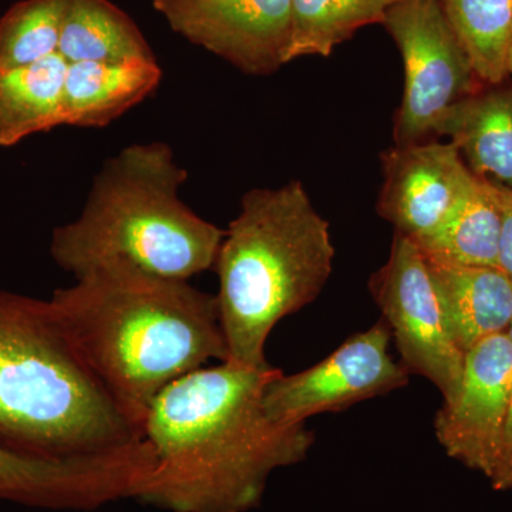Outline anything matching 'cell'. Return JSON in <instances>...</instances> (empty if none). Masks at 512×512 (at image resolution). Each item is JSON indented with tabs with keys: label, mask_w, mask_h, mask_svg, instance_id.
<instances>
[{
	"label": "cell",
	"mask_w": 512,
	"mask_h": 512,
	"mask_svg": "<svg viewBox=\"0 0 512 512\" xmlns=\"http://www.w3.org/2000/svg\"><path fill=\"white\" fill-rule=\"evenodd\" d=\"M400 0H292L291 36L285 63L333 50L366 26L383 23Z\"/></svg>",
	"instance_id": "19"
},
{
	"label": "cell",
	"mask_w": 512,
	"mask_h": 512,
	"mask_svg": "<svg viewBox=\"0 0 512 512\" xmlns=\"http://www.w3.org/2000/svg\"><path fill=\"white\" fill-rule=\"evenodd\" d=\"M328 221L299 181L248 191L214 268L227 362L269 366L266 340L282 319L315 301L333 271Z\"/></svg>",
	"instance_id": "4"
},
{
	"label": "cell",
	"mask_w": 512,
	"mask_h": 512,
	"mask_svg": "<svg viewBox=\"0 0 512 512\" xmlns=\"http://www.w3.org/2000/svg\"><path fill=\"white\" fill-rule=\"evenodd\" d=\"M500 234L501 204L497 184L476 175L470 190L440 227L416 244L426 254L457 264L498 268Z\"/></svg>",
	"instance_id": "18"
},
{
	"label": "cell",
	"mask_w": 512,
	"mask_h": 512,
	"mask_svg": "<svg viewBox=\"0 0 512 512\" xmlns=\"http://www.w3.org/2000/svg\"><path fill=\"white\" fill-rule=\"evenodd\" d=\"M84 365L143 437L154 400L211 360L227 362L217 296L190 281L106 264L47 299Z\"/></svg>",
	"instance_id": "2"
},
{
	"label": "cell",
	"mask_w": 512,
	"mask_h": 512,
	"mask_svg": "<svg viewBox=\"0 0 512 512\" xmlns=\"http://www.w3.org/2000/svg\"><path fill=\"white\" fill-rule=\"evenodd\" d=\"M505 333H507L508 339H510V342L512 345V320H511L510 326H508L507 332H505Z\"/></svg>",
	"instance_id": "25"
},
{
	"label": "cell",
	"mask_w": 512,
	"mask_h": 512,
	"mask_svg": "<svg viewBox=\"0 0 512 512\" xmlns=\"http://www.w3.org/2000/svg\"><path fill=\"white\" fill-rule=\"evenodd\" d=\"M174 32L237 69L266 76L284 66L292 0H154Z\"/></svg>",
	"instance_id": "10"
},
{
	"label": "cell",
	"mask_w": 512,
	"mask_h": 512,
	"mask_svg": "<svg viewBox=\"0 0 512 512\" xmlns=\"http://www.w3.org/2000/svg\"><path fill=\"white\" fill-rule=\"evenodd\" d=\"M505 69H507V76L510 74L512 77V42L510 47H508L507 59H505Z\"/></svg>",
	"instance_id": "24"
},
{
	"label": "cell",
	"mask_w": 512,
	"mask_h": 512,
	"mask_svg": "<svg viewBox=\"0 0 512 512\" xmlns=\"http://www.w3.org/2000/svg\"><path fill=\"white\" fill-rule=\"evenodd\" d=\"M187 171L168 144H133L94 178L76 221L57 227L50 254L74 278L106 264L190 281L214 268L225 231L178 197Z\"/></svg>",
	"instance_id": "3"
},
{
	"label": "cell",
	"mask_w": 512,
	"mask_h": 512,
	"mask_svg": "<svg viewBox=\"0 0 512 512\" xmlns=\"http://www.w3.org/2000/svg\"><path fill=\"white\" fill-rule=\"evenodd\" d=\"M67 67L57 52L28 66L0 70V147L64 126Z\"/></svg>",
	"instance_id": "16"
},
{
	"label": "cell",
	"mask_w": 512,
	"mask_h": 512,
	"mask_svg": "<svg viewBox=\"0 0 512 512\" xmlns=\"http://www.w3.org/2000/svg\"><path fill=\"white\" fill-rule=\"evenodd\" d=\"M501 204V234L498 268L512 281V190L497 185Z\"/></svg>",
	"instance_id": "23"
},
{
	"label": "cell",
	"mask_w": 512,
	"mask_h": 512,
	"mask_svg": "<svg viewBox=\"0 0 512 512\" xmlns=\"http://www.w3.org/2000/svg\"><path fill=\"white\" fill-rule=\"evenodd\" d=\"M423 256L448 333L458 348L467 353L481 340L507 332L512 281L500 268L457 264L426 252Z\"/></svg>",
	"instance_id": "13"
},
{
	"label": "cell",
	"mask_w": 512,
	"mask_h": 512,
	"mask_svg": "<svg viewBox=\"0 0 512 512\" xmlns=\"http://www.w3.org/2000/svg\"><path fill=\"white\" fill-rule=\"evenodd\" d=\"M160 82L157 60L69 63L64 126H107L150 96Z\"/></svg>",
	"instance_id": "14"
},
{
	"label": "cell",
	"mask_w": 512,
	"mask_h": 512,
	"mask_svg": "<svg viewBox=\"0 0 512 512\" xmlns=\"http://www.w3.org/2000/svg\"><path fill=\"white\" fill-rule=\"evenodd\" d=\"M512 400V345L507 333L466 353L460 389L443 403L434 431L447 456L487 476Z\"/></svg>",
	"instance_id": "11"
},
{
	"label": "cell",
	"mask_w": 512,
	"mask_h": 512,
	"mask_svg": "<svg viewBox=\"0 0 512 512\" xmlns=\"http://www.w3.org/2000/svg\"><path fill=\"white\" fill-rule=\"evenodd\" d=\"M495 490L512 491V400L487 476Z\"/></svg>",
	"instance_id": "22"
},
{
	"label": "cell",
	"mask_w": 512,
	"mask_h": 512,
	"mask_svg": "<svg viewBox=\"0 0 512 512\" xmlns=\"http://www.w3.org/2000/svg\"><path fill=\"white\" fill-rule=\"evenodd\" d=\"M437 134L450 137L471 173L512 190V87L458 101Z\"/></svg>",
	"instance_id": "15"
},
{
	"label": "cell",
	"mask_w": 512,
	"mask_h": 512,
	"mask_svg": "<svg viewBox=\"0 0 512 512\" xmlns=\"http://www.w3.org/2000/svg\"><path fill=\"white\" fill-rule=\"evenodd\" d=\"M154 466L144 440L90 456L47 458L0 443V503L94 511L137 500Z\"/></svg>",
	"instance_id": "7"
},
{
	"label": "cell",
	"mask_w": 512,
	"mask_h": 512,
	"mask_svg": "<svg viewBox=\"0 0 512 512\" xmlns=\"http://www.w3.org/2000/svg\"><path fill=\"white\" fill-rule=\"evenodd\" d=\"M382 25L404 64L402 106L394 123L396 146L439 133L448 111L478 92L477 76L441 0H400Z\"/></svg>",
	"instance_id": "6"
},
{
	"label": "cell",
	"mask_w": 512,
	"mask_h": 512,
	"mask_svg": "<svg viewBox=\"0 0 512 512\" xmlns=\"http://www.w3.org/2000/svg\"><path fill=\"white\" fill-rule=\"evenodd\" d=\"M69 0H22L0 18V70L18 69L59 52Z\"/></svg>",
	"instance_id": "21"
},
{
	"label": "cell",
	"mask_w": 512,
	"mask_h": 512,
	"mask_svg": "<svg viewBox=\"0 0 512 512\" xmlns=\"http://www.w3.org/2000/svg\"><path fill=\"white\" fill-rule=\"evenodd\" d=\"M480 82L500 86L512 42V0H441Z\"/></svg>",
	"instance_id": "20"
},
{
	"label": "cell",
	"mask_w": 512,
	"mask_h": 512,
	"mask_svg": "<svg viewBox=\"0 0 512 512\" xmlns=\"http://www.w3.org/2000/svg\"><path fill=\"white\" fill-rule=\"evenodd\" d=\"M392 330L384 320L345 340L315 366L285 376L279 372L264 390L262 404L279 424H305L309 417L343 412L403 389L410 372L389 352Z\"/></svg>",
	"instance_id": "9"
},
{
	"label": "cell",
	"mask_w": 512,
	"mask_h": 512,
	"mask_svg": "<svg viewBox=\"0 0 512 512\" xmlns=\"http://www.w3.org/2000/svg\"><path fill=\"white\" fill-rule=\"evenodd\" d=\"M143 440L84 365L49 302L0 291V443L47 458Z\"/></svg>",
	"instance_id": "5"
},
{
	"label": "cell",
	"mask_w": 512,
	"mask_h": 512,
	"mask_svg": "<svg viewBox=\"0 0 512 512\" xmlns=\"http://www.w3.org/2000/svg\"><path fill=\"white\" fill-rule=\"evenodd\" d=\"M281 370L234 362L201 367L151 404L143 439L154 467L137 501L168 512H248L269 477L308 457L315 434L265 413L266 384Z\"/></svg>",
	"instance_id": "1"
},
{
	"label": "cell",
	"mask_w": 512,
	"mask_h": 512,
	"mask_svg": "<svg viewBox=\"0 0 512 512\" xmlns=\"http://www.w3.org/2000/svg\"><path fill=\"white\" fill-rule=\"evenodd\" d=\"M59 53L69 63L156 60L136 23L110 0H69Z\"/></svg>",
	"instance_id": "17"
},
{
	"label": "cell",
	"mask_w": 512,
	"mask_h": 512,
	"mask_svg": "<svg viewBox=\"0 0 512 512\" xmlns=\"http://www.w3.org/2000/svg\"><path fill=\"white\" fill-rule=\"evenodd\" d=\"M382 164L377 211L414 242L440 227L476 178L456 146L439 141L390 148Z\"/></svg>",
	"instance_id": "12"
},
{
	"label": "cell",
	"mask_w": 512,
	"mask_h": 512,
	"mask_svg": "<svg viewBox=\"0 0 512 512\" xmlns=\"http://www.w3.org/2000/svg\"><path fill=\"white\" fill-rule=\"evenodd\" d=\"M373 299L392 330L402 365L426 377L451 402L463 379V352L448 333L423 252L412 239L394 235L386 264L369 282Z\"/></svg>",
	"instance_id": "8"
}]
</instances>
